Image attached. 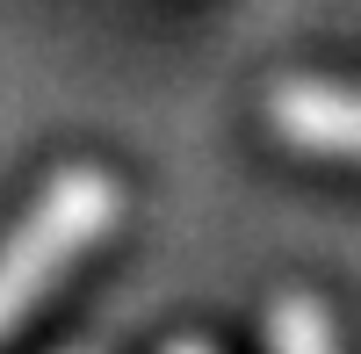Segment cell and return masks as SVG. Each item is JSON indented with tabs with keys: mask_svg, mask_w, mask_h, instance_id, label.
<instances>
[{
	"mask_svg": "<svg viewBox=\"0 0 361 354\" xmlns=\"http://www.w3.org/2000/svg\"><path fill=\"white\" fill-rule=\"evenodd\" d=\"M123 224V181L109 166H58L37 188V202L0 239V340L29 326L58 282H66L109 231Z\"/></svg>",
	"mask_w": 361,
	"mask_h": 354,
	"instance_id": "obj_1",
	"label": "cell"
},
{
	"mask_svg": "<svg viewBox=\"0 0 361 354\" xmlns=\"http://www.w3.org/2000/svg\"><path fill=\"white\" fill-rule=\"evenodd\" d=\"M267 130L311 159H354L361 166V87L347 80H282L267 94Z\"/></svg>",
	"mask_w": 361,
	"mask_h": 354,
	"instance_id": "obj_2",
	"label": "cell"
},
{
	"mask_svg": "<svg viewBox=\"0 0 361 354\" xmlns=\"http://www.w3.org/2000/svg\"><path fill=\"white\" fill-rule=\"evenodd\" d=\"M267 347L275 354H325V347H340V318L318 297H282L267 311Z\"/></svg>",
	"mask_w": 361,
	"mask_h": 354,
	"instance_id": "obj_3",
	"label": "cell"
}]
</instances>
